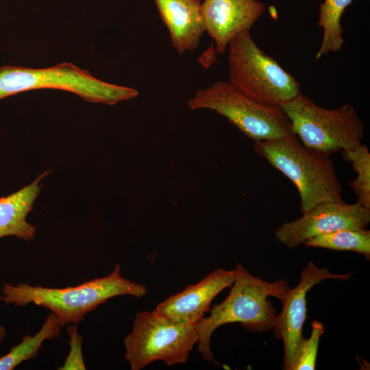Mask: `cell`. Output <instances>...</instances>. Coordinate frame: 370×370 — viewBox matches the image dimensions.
Here are the masks:
<instances>
[{"instance_id": "cell-9", "label": "cell", "mask_w": 370, "mask_h": 370, "mask_svg": "<svg viewBox=\"0 0 370 370\" xmlns=\"http://www.w3.org/2000/svg\"><path fill=\"white\" fill-rule=\"evenodd\" d=\"M370 222V208L356 201H327L303 212L294 221L283 223L274 235L284 245L293 248L312 237L336 230L365 229Z\"/></svg>"}, {"instance_id": "cell-20", "label": "cell", "mask_w": 370, "mask_h": 370, "mask_svg": "<svg viewBox=\"0 0 370 370\" xmlns=\"http://www.w3.org/2000/svg\"><path fill=\"white\" fill-rule=\"evenodd\" d=\"M66 331L69 336L70 351L64 365L58 369H86L82 352V336L79 334L76 324H69Z\"/></svg>"}, {"instance_id": "cell-2", "label": "cell", "mask_w": 370, "mask_h": 370, "mask_svg": "<svg viewBox=\"0 0 370 370\" xmlns=\"http://www.w3.org/2000/svg\"><path fill=\"white\" fill-rule=\"evenodd\" d=\"M234 270L235 280L227 297L214 306L210 315L197 325V351L210 362L214 359L211 337L219 327L239 323L253 332L273 330L277 314L268 298L274 297L281 301L289 289L286 280L266 282L251 275L239 263H236Z\"/></svg>"}, {"instance_id": "cell-8", "label": "cell", "mask_w": 370, "mask_h": 370, "mask_svg": "<svg viewBox=\"0 0 370 370\" xmlns=\"http://www.w3.org/2000/svg\"><path fill=\"white\" fill-rule=\"evenodd\" d=\"M230 82L252 97L281 106L301 95L300 85L253 40L249 30L228 44Z\"/></svg>"}, {"instance_id": "cell-6", "label": "cell", "mask_w": 370, "mask_h": 370, "mask_svg": "<svg viewBox=\"0 0 370 370\" xmlns=\"http://www.w3.org/2000/svg\"><path fill=\"white\" fill-rule=\"evenodd\" d=\"M306 146L331 155L362 144L364 125L351 104L326 109L299 95L280 106Z\"/></svg>"}, {"instance_id": "cell-15", "label": "cell", "mask_w": 370, "mask_h": 370, "mask_svg": "<svg viewBox=\"0 0 370 370\" xmlns=\"http://www.w3.org/2000/svg\"><path fill=\"white\" fill-rule=\"evenodd\" d=\"M62 326L58 316L51 312L37 333L23 336L18 345L0 357V370L14 369L23 362L36 358L46 340L60 336Z\"/></svg>"}, {"instance_id": "cell-1", "label": "cell", "mask_w": 370, "mask_h": 370, "mask_svg": "<svg viewBox=\"0 0 370 370\" xmlns=\"http://www.w3.org/2000/svg\"><path fill=\"white\" fill-rule=\"evenodd\" d=\"M1 293L0 299L4 304L22 307L32 303L49 309L64 326L84 321L86 314L109 299L122 295L140 298L146 295L147 291L144 284L124 278L121 275V265L116 264L109 275L77 286L49 288L25 283H4Z\"/></svg>"}, {"instance_id": "cell-10", "label": "cell", "mask_w": 370, "mask_h": 370, "mask_svg": "<svg viewBox=\"0 0 370 370\" xmlns=\"http://www.w3.org/2000/svg\"><path fill=\"white\" fill-rule=\"evenodd\" d=\"M352 273H332L309 262L302 270L297 285L288 289L283 299L282 309L276 315L273 328L275 338L284 346L283 367L288 370L303 340V327L307 318L306 296L315 285L328 279L346 281Z\"/></svg>"}, {"instance_id": "cell-21", "label": "cell", "mask_w": 370, "mask_h": 370, "mask_svg": "<svg viewBox=\"0 0 370 370\" xmlns=\"http://www.w3.org/2000/svg\"><path fill=\"white\" fill-rule=\"evenodd\" d=\"M6 336V332L3 326L0 325V343L3 341Z\"/></svg>"}, {"instance_id": "cell-11", "label": "cell", "mask_w": 370, "mask_h": 370, "mask_svg": "<svg viewBox=\"0 0 370 370\" xmlns=\"http://www.w3.org/2000/svg\"><path fill=\"white\" fill-rule=\"evenodd\" d=\"M235 280L234 270L217 269L195 284L169 297L155 311L180 323L197 325L210 310L214 297Z\"/></svg>"}, {"instance_id": "cell-5", "label": "cell", "mask_w": 370, "mask_h": 370, "mask_svg": "<svg viewBox=\"0 0 370 370\" xmlns=\"http://www.w3.org/2000/svg\"><path fill=\"white\" fill-rule=\"evenodd\" d=\"M188 106L215 111L254 141L294 134L280 106L258 99L230 82H216L198 90Z\"/></svg>"}, {"instance_id": "cell-14", "label": "cell", "mask_w": 370, "mask_h": 370, "mask_svg": "<svg viewBox=\"0 0 370 370\" xmlns=\"http://www.w3.org/2000/svg\"><path fill=\"white\" fill-rule=\"evenodd\" d=\"M50 172H43L31 184L0 197V238L14 236L29 241L34 238L36 227L27 221V216L40 192L41 180Z\"/></svg>"}, {"instance_id": "cell-17", "label": "cell", "mask_w": 370, "mask_h": 370, "mask_svg": "<svg viewBox=\"0 0 370 370\" xmlns=\"http://www.w3.org/2000/svg\"><path fill=\"white\" fill-rule=\"evenodd\" d=\"M306 247L323 248L334 251H349L370 258V230L346 228L309 238Z\"/></svg>"}, {"instance_id": "cell-4", "label": "cell", "mask_w": 370, "mask_h": 370, "mask_svg": "<svg viewBox=\"0 0 370 370\" xmlns=\"http://www.w3.org/2000/svg\"><path fill=\"white\" fill-rule=\"evenodd\" d=\"M44 88L69 92L88 102L110 106L138 95L133 88L101 80L71 62L42 69L11 65L0 67V100L20 92Z\"/></svg>"}, {"instance_id": "cell-19", "label": "cell", "mask_w": 370, "mask_h": 370, "mask_svg": "<svg viewBox=\"0 0 370 370\" xmlns=\"http://www.w3.org/2000/svg\"><path fill=\"white\" fill-rule=\"evenodd\" d=\"M325 332L322 323L314 320L311 323V334L299 345L295 358L288 370H314L321 336Z\"/></svg>"}, {"instance_id": "cell-18", "label": "cell", "mask_w": 370, "mask_h": 370, "mask_svg": "<svg viewBox=\"0 0 370 370\" xmlns=\"http://www.w3.org/2000/svg\"><path fill=\"white\" fill-rule=\"evenodd\" d=\"M343 157L350 162L357 173L356 177L350 182L357 201L363 206L370 208V153L366 145L342 151Z\"/></svg>"}, {"instance_id": "cell-7", "label": "cell", "mask_w": 370, "mask_h": 370, "mask_svg": "<svg viewBox=\"0 0 370 370\" xmlns=\"http://www.w3.org/2000/svg\"><path fill=\"white\" fill-rule=\"evenodd\" d=\"M197 325L175 321L154 310L136 313L124 338V358L132 370L160 360L166 366L184 364L198 342Z\"/></svg>"}, {"instance_id": "cell-16", "label": "cell", "mask_w": 370, "mask_h": 370, "mask_svg": "<svg viewBox=\"0 0 370 370\" xmlns=\"http://www.w3.org/2000/svg\"><path fill=\"white\" fill-rule=\"evenodd\" d=\"M353 0H325L320 4L318 25L323 28V38L316 58L340 51L344 43L341 18Z\"/></svg>"}, {"instance_id": "cell-3", "label": "cell", "mask_w": 370, "mask_h": 370, "mask_svg": "<svg viewBox=\"0 0 370 370\" xmlns=\"http://www.w3.org/2000/svg\"><path fill=\"white\" fill-rule=\"evenodd\" d=\"M254 149L294 184L302 212L323 202L343 201L330 155L304 145L295 134L255 141Z\"/></svg>"}, {"instance_id": "cell-13", "label": "cell", "mask_w": 370, "mask_h": 370, "mask_svg": "<svg viewBox=\"0 0 370 370\" xmlns=\"http://www.w3.org/2000/svg\"><path fill=\"white\" fill-rule=\"evenodd\" d=\"M173 47L180 54L197 49L206 32L200 0H154Z\"/></svg>"}, {"instance_id": "cell-12", "label": "cell", "mask_w": 370, "mask_h": 370, "mask_svg": "<svg viewBox=\"0 0 370 370\" xmlns=\"http://www.w3.org/2000/svg\"><path fill=\"white\" fill-rule=\"evenodd\" d=\"M264 11V3L258 0H204L201 3L205 30L215 42L219 53L225 52L238 34L250 30Z\"/></svg>"}]
</instances>
